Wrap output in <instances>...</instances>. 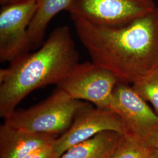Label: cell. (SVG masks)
Here are the masks:
<instances>
[{
  "instance_id": "cell-17",
  "label": "cell",
  "mask_w": 158,
  "mask_h": 158,
  "mask_svg": "<svg viewBox=\"0 0 158 158\" xmlns=\"http://www.w3.org/2000/svg\"><path fill=\"white\" fill-rule=\"evenodd\" d=\"M153 148H154V149H155L156 150H157L158 151V135L156 137V139L155 141V142H154Z\"/></svg>"
},
{
  "instance_id": "cell-6",
  "label": "cell",
  "mask_w": 158,
  "mask_h": 158,
  "mask_svg": "<svg viewBox=\"0 0 158 158\" xmlns=\"http://www.w3.org/2000/svg\"><path fill=\"white\" fill-rule=\"evenodd\" d=\"M109 109L120 117L127 134L135 136L154 148L153 144L158 135V114L132 86L118 82Z\"/></svg>"
},
{
  "instance_id": "cell-1",
  "label": "cell",
  "mask_w": 158,
  "mask_h": 158,
  "mask_svg": "<svg viewBox=\"0 0 158 158\" xmlns=\"http://www.w3.org/2000/svg\"><path fill=\"white\" fill-rule=\"evenodd\" d=\"M91 61L133 85L158 68V6L122 25H100L71 15Z\"/></svg>"
},
{
  "instance_id": "cell-10",
  "label": "cell",
  "mask_w": 158,
  "mask_h": 158,
  "mask_svg": "<svg viewBox=\"0 0 158 158\" xmlns=\"http://www.w3.org/2000/svg\"><path fill=\"white\" fill-rule=\"evenodd\" d=\"M125 135L106 131L70 148L59 158H111Z\"/></svg>"
},
{
  "instance_id": "cell-14",
  "label": "cell",
  "mask_w": 158,
  "mask_h": 158,
  "mask_svg": "<svg viewBox=\"0 0 158 158\" xmlns=\"http://www.w3.org/2000/svg\"><path fill=\"white\" fill-rule=\"evenodd\" d=\"M52 143L40 148L27 155L24 158H53Z\"/></svg>"
},
{
  "instance_id": "cell-15",
  "label": "cell",
  "mask_w": 158,
  "mask_h": 158,
  "mask_svg": "<svg viewBox=\"0 0 158 158\" xmlns=\"http://www.w3.org/2000/svg\"><path fill=\"white\" fill-rule=\"evenodd\" d=\"M17 1H18V0H0V4L1 6H4L6 4H10V3L15 2Z\"/></svg>"
},
{
  "instance_id": "cell-12",
  "label": "cell",
  "mask_w": 158,
  "mask_h": 158,
  "mask_svg": "<svg viewBox=\"0 0 158 158\" xmlns=\"http://www.w3.org/2000/svg\"><path fill=\"white\" fill-rule=\"evenodd\" d=\"M153 149L139 138L127 134L111 158H148Z\"/></svg>"
},
{
  "instance_id": "cell-7",
  "label": "cell",
  "mask_w": 158,
  "mask_h": 158,
  "mask_svg": "<svg viewBox=\"0 0 158 158\" xmlns=\"http://www.w3.org/2000/svg\"><path fill=\"white\" fill-rule=\"evenodd\" d=\"M113 131L126 135L120 117L110 109L94 108L88 103L79 110L70 128L52 143L53 158H59L70 148L85 141L100 132Z\"/></svg>"
},
{
  "instance_id": "cell-9",
  "label": "cell",
  "mask_w": 158,
  "mask_h": 158,
  "mask_svg": "<svg viewBox=\"0 0 158 158\" xmlns=\"http://www.w3.org/2000/svg\"><path fill=\"white\" fill-rule=\"evenodd\" d=\"M58 136L32 133L5 123L0 127V158H24L52 143Z\"/></svg>"
},
{
  "instance_id": "cell-2",
  "label": "cell",
  "mask_w": 158,
  "mask_h": 158,
  "mask_svg": "<svg viewBox=\"0 0 158 158\" xmlns=\"http://www.w3.org/2000/svg\"><path fill=\"white\" fill-rule=\"evenodd\" d=\"M79 54L70 29H55L38 50L27 53L0 70V116L7 118L35 90L57 85L78 63Z\"/></svg>"
},
{
  "instance_id": "cell-16",
  "label": "cell",
  "mask_w": 158,
  "mask_h": 158,
  "mask_svg": "<svg viewBox=\"0 0 158 158\" xmlns=\"http://www.w3.org/2000/svg\"><path fill=\"white\" fill-rule=\"evenodd\" d=\"M148 158H158V151L154 149L152 151L151 153L150 154Z\"/></svg>"
},
{
  "instance_id": "cell-11",
  "label": "cell",
  "mask_w": 158,
  "mask_h": 158,
  "mask_svg": "<svg viewBox=\"0 0 158 158\" xmlns=\"http://www.w3.org/2000/svg\"><path fill=\"white\" fill-rule=\"evenodd\" d=\"M73 1L36 0V11L28 28L31 49L36 50L44 44L46 29L51 20L60 12L70 11Z\"/></svg>"
},
{
  "instance_id": "cell-13",
  "label": "cell",
  "mask_w": 158,
  "mask_h": 158,
  "mask_svg": "<svg viewBox=\"0 0 158 158\" xmlns=\"http://www.w3.org/2000/svg\"><path fill=\"white\" fill-rule=\"evenodd\" d=\"M132 86L145 101L152 104L158 114V68Z\"/></svg>"
},
{
  "instance_id": "cell-4",
  "label": "cell",
  "mask_w": 158,
  "mask_h": 158,
  "mask_svg": "<svg viewBox=\"0 0 158 158\" xmlns=\"http://www.w3.org/2000/svg\"><path fill=\"white\" fill-rule=\"evenodd\" d=\"M118 82L111 71L91 61L79 63L57 85L74 99L91 102L96 107L109 109Z\"/></svg>"
},
{
  "instance_id": "cell-8",
  "label": "cell",
  "mask_w": 158,
  "mask_h": 158,
  "mask_svg": "<svg viewBox=\"0 0 158 158\" xmlns=\"http://www.w3.org/2000/svg\"><path fill=\"white\" fill-rule=\"evenodd\" d=\"M157 6L155 0H74L71 15L100 25H122L143 17Z\"/></svg>"
},
{
  "instance_id": "cell-3",
  "label": "cell",
  "mask_w": 158,
  "mask_h": 158,
  "mask_svg": "<svg viewBox=\"0 0 158 158\" xmlns=\"http://www.w3.org/2000/svg\"><path fill=\"white\" fill-rule=\"evenodd\" d=\"M85 104L57 89L45 100L25 110H15L6 123L32 133L60 136L70 128Z\"/></svg>"
},
{
  "instance_id": "cell-5",
  "label": "cell",
  "mask_w": 158,
  "mask_h": 158,
  "mask_svg": "<svg viewBox=\"0 0 158 158\" xmlns=\"http://www.w3.org/2000/svg\"><path fill=\"white\" fill-rule=\"evenodd\" d=\"M37 8L36 0H18L0 11V61L14 60L31 50L29 25Z\"/></svg>"
}]
</instances>
